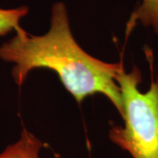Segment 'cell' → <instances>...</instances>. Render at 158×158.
Here are the masks:
<instances>
[{
    "label": "cell",
    "mask_w": 158,
    "mask_h": 158,
    "mask_svg": "<svg viewBox=\"0 0 158 158\" xmlns=\"http://www.w3.org/2000/svg\"><path fill=\"white\" fill-rule=\"evenodd\" d=\"M0 59L13 63L11 75L21 86L36 69L55 71L79 104L86 97L101 93L123 114V102L116 77L122 62L108 63L87 54L74 39L67 8L63 3L52 7L50 28L43 35H32L21 27L0 46Z\"/></svg>",
    "instance_id": "1"
},
{
    "label": "cell",
    "mask_w": 158,
    "mask_h": 158,
    "mask_svg": "<svg viewBox=\"0 0 158 158\" xmlns=\"http://www.w3.org/2000/svg\"><path fill=\"white\" fill-rule=\"evenodd\" d=\"M120 88L124 126L113 127L109 137L133 158H158V82L141 92V71L135 66L129 73L124 68L116 77Z\"/></svg>",
    "instance_id": "2"
},
{
    "label": "cell",
    "mask_w": 158,
    "mask_h": 158,
    "mask_svg": "<svg viewBox=\"0 0 158 158\" xmlns=\"http://www.w3.org/2000/svg\"><path fill=\"white\" fill-rule=\"evenodd\" d=\"M43 147V142L24 127L17 141L0 153V158H40Z\"/></svg>",
    "instance_id": "3"
},
{
    "label": "cell",
    "mask_w": 158,
    "mask_h": 158,
    "mask_svg": "<svg viewBox=\"0 0 158 158\" xmlns=\"http://www.w3.org/2000/svg\"><path fill=\"white\" fill-rule=\"evenodd\" d=\"M137 21L145 27H151L158 34V0H142L141 4L132 13L128 27L132 28Z\"/></svg>",
    "instance_id": "4"
},
{
    "label": "cell",
    "mask_w": 158,
    "mask_h": 158,
    "mask_svg": "<svg viewBox=\"0 0 158 158\" xmlns=\"http://www.w3.org/2000/svg\"><path fill=\"white\" fill-rule=\"evenodd\" d=\"M28 13L27 6H20L13 9L0 8V37H3L11 31H18L21 28L20 19Z\"/></svg>",
    "instance_id": "5"
}]
</instances>
